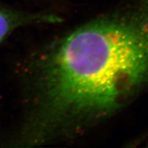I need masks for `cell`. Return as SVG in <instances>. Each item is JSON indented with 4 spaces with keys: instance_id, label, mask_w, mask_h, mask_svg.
<instances>
[{
    "instance_id": "obj_3",
    "label": "cell",
    "mask_w": 148,
    "mask_h": 148,
    "mask_svg": "<svg viewBox=\"0 0 148 148\" xmlns=\"http://www.w3.org/2000/svg\"><path fill=\"white\" fill-rule=\"evenodd\" d=\"M2 8H3V6H1V5H0V10H1V9Z\"/></svg>"
},
{
    "instance_id": "obj_1",
    "label": "cell",
    "mask_w": 148,
    "mask_h": 148,
    "mask_svg": "<svg viewBox=\"0 0 148 148\" xmlns=\"http://www.w3.org/2000/svg\"><path fill=\"white\" fill-rule=\"evenodd\" d=\"M17 146L82 135L148 89V0L71 29L31 59Z\"/></svg>"
},
{
    "instance_id": "obj_2",
    "label": "cell",
    "mask_w": 148,
    "mask_h": 148,
    "mask_svg": "<svg viewBox=\"0 0 148 148\" xmlns=\"http://www.w3.org/2000/svg\"><path fill=\"white\" fill-rule=\"evenodd\" d=\"M60 21L58 16L44 12H27L3 7L0 10V42L20 27Z\"/></svg>"
}]
</instances>
